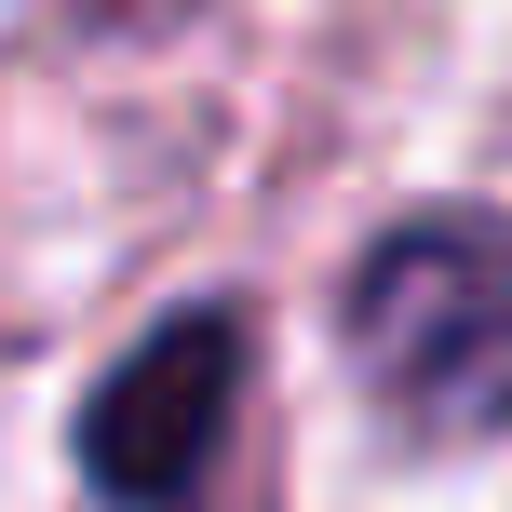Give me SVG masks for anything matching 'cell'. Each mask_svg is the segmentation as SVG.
Masks as SVG:
<instances>
[{"label":"cell","instance_id":"obj_1","mask_svg":"<svg viewBox=\"0 0 512 512\" xmlns=\"http://www.w3.org/2000/svg\"><path fill=\"white\" fill-rule=\"evenodd\" d=\"M351 364L405 432H512V216H405L351 270Z\"/></svg>","mask_w":512,"mask_h":512},{"label":"cell","instance_id":"obj_2","mask_svg":"<svg viewBox=\"0 0 512 512\" xmlns=\"http://www.w3.org/2000/svg\"><path fill=\"white\" fill-rule=\"evenodd\" d=\"M230 391H243V324L230 310H176L81 418V472L122 512H189L230 445Z\"/></svg>","mask_w":512,"mask_h":512},{"label":"cell","instance_id":"obj_3","mask_svg":"<svg viewBox=\"0 0 512 512\" xmlns=\"http://www.w3.org/2000/svg\"><path fill=\"white\" fill-rule=\"evenodd\" d=\"M95 14H135V0H95Z\"/></svg>","mask_w":512,"mask_h":512}]
</instances>
